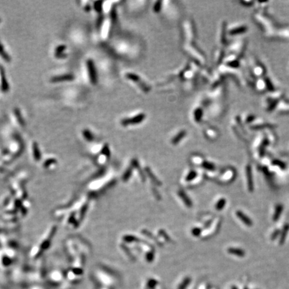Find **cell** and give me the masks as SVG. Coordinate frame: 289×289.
<instances>
[{
	"label": "cell",
	"instance_id": "cell-6",
	"mask_svg": "<svg viewBox=\"0 0 289 289\" xmlns=\"http://www.w3.org/2000/svg\"><path fill=\"white\" fill-rule=\"evenodd\" d=\"M13 112H14V114L15 117H16L17 121L19 124L21 126H24L25 125V121L23 119V116H22V112L20 111V110L18 108H15L14 110H13Z\"/></svg>",
	"mask_w": 289,
	"mask_h": 289
},
{
	"label": "cell",
	"instance_id": "cell-2",
	"mask_svg": "<svg viewBox=\"0 0 289 289\" xmlns=\"http://www.w3.org/2000/svg\"><path fill=\"white\" fill-rule=\"evenodd\" d=\"M145 119V115L144 114H139L136 116L132 117L131 119H125L122 120L121 124L123 126H126L129 125H135L141 123L144 119Z\"/></svg>",
	"mask_w": 289,
	"mask_h": 289
},
{
	"label": "cell",
	"instance_id": "cell-12",
	"mask_svg": "<svg viewBox=\"0 0 289 289\" xmlns=\"http://www.w3.org/2000/svg\"><path fill=\"white\" fill-rule=\"evenodd\" d=\"M102 1H95L94 3V10H96V12H102Z\"/></svg>",
	"mask_w": 289,
	"mask_h": 289
},
{
	"label": "cell",
	"instance_id": "cell-10",
	"mask_svg": "<svg viewBox=\"0 0 289 289\" xmlns=\"http://www.w3.org/2000/svg\"><path fill=\"white\" fill-rule=\"evenodd\" d=\"M228 252L231 254H236L237 256H242L244 254V252L243 250H242L240 249H238V248H230L228 250Z\"/></svg>",
	"mask_w": 289,
	"mask_h": 289
},
{
	"label": "cell",
	"instance_id": "cell-3",
	"mask_svg": "<svg viewBox=\"0 0 289 289\" xmlns=\"http://www.w3.org/2000/svg\"><path fill=\"white\" fill-rule=\"evenodd\" d=\"M74 79V76L72 74H66L63 75L54 76L50 79V82L54 83L63 82H70L72 81Z\"/></svg>",
	"mask_w": 289,
	"mask_h": 289
},
{
	"label": "cell",
	"instance_id": "cell-14",
	"mask_svg": "<svg viewBox=\"0 0 289 289\" xmlns=\"http://www.w3.org/2000/svg\"><path fill=\"white\" fill-rule=\"evenodd\" d=\"M202 114V111L201 110L200 108H198L195 111V119L197 121H199L201 119V116Z\"/></svg>",
	"mask_w": 289,
	"mask_h": 289
},
{
	"label": "cell",
	"instance_id": "cell-4",
	"mask_svg": "<svg viewBox=\"0 0 289 289\" xmlns=\"http://www.w3.org/2000/svg\"><path fill=\"white\" fill-rule=\"evenodd\" d=\"M1 90L3 92H8L10 90V86L7 80L6 76L5 75V72H4L3 69H1Z\"/></svg>",
	"mask_w": 289,
	"mask_h": 289
},
{
	"label": "cell",
	"instance_id": "cell-1",
	"mask_svg": "<svg viewBox=\"0 0 289 289\" xmlns=\"http://www.w3.org/2000/svg\"><path fill=\"white\" fill-rule=\"evenodd\" d=\"M87 66L90 82L94 85L97 84V82H98V75H97V71L93 60L91 59L88 60L87 61Z\"/></svg>",
	"mask_w": 289,
	"mask_h": 289
},
{
	"label": "cell",
	"instance_id": "cell-8",
	"mask_svg": "<svg viewBox=\"0 0 289 289\" xmlns=\"http://www.w3.org/2000/svg\"><path fill=\"white\" fill-rule=\"evenodd\" d=\"M82 135L84 138L89 141H92L94 139V136L90 131L89 129H84L82 131Z\"/></svg>",
	"mask_w": 289,
	"mask_h": 289
},
{
	"label": "cell",
	"instance_id": "cell-13",
	"mask_svg": "<svg viewBox=\"0 0 289 289\" xmlns=\"http://www.w3.org/2000/svg\"><path fill=\"white\" fill-rule=\"evenodd\" d=\"M282 210H283V207H282L281 205H279V206L276 207V213H275V215L274 217V220H276V219L280 216V214H281Z\"/></svg>",
	"mask_w": 289,
	"mask_h": 289
},
{
	"label": "cell",
	"instance_id": "cell-7",
	"mask_svg": "<svg viewBox=\"0 0 289 289\" xmlns=\"http://www.w3.org/2000/svg\"><path fill=\"white\" fill-rule=\"evenodd\" d=\"M237 216H238V218L241 219L242 221L244 223H245L246 224H247L248 225H251L252 224L251 220H250L246 216H245L242 212H237Z\"/></svg>",
	"mask_w": 289,
	"mask_h": 289
},
{
	"label": "cell",
	"instance_id": "cell-11",
	"mask_svg": "<svg viewBox=\"0 0 289 289\" xmlns=\"http://www.w3.org/2000/svg\"><path fill=\"white\" fill-rule=\"evenodd\" d=\"M66 46H65V45L62 44V45H59V46H58L57 47H56V48L55 50L56 56L64 53V52L65 50H66Z\"/></svg>",
	"mask_w": 289,
	"mask_h": 289
},
{
	"label": "cell",
	"instance_id": "cell-15",
	"mask_svg": "<svg viewBox=\"0 0 289 289\" xmlns=\"http://www.w3.org/2000/svg\"><path fill=\"white\" fill-rule=\"evenodd\" d=\"M225 202H224V200H222V201H219V202L218 203V205H217V208H218V209H222V207L224 206V205H225Z\"/></svg>",
	"mask_w": 289,
	"mask_h": 289
},
{
	"label": "cell",
	"instance_id": "cell-16",
	"mask_svg": "<svg viewBox=\"0 0 289 289\" xmlns=\"http://www.w3.org/2000/svg\"><path fill=\"white\" fill-rule=\"evenodd\" d=\"M160 2L159 1H158L156 3V4H155V6H154V11L155 12H159V10H160V8H161V6H160Z\"/></svg>",
	"mask_w": 289,
	"mask_h": 289
},
{
	"label": "cell",
	"instance_id": "cell-18",
	"mask_svg": "<svg viewBox=\"0 0 289 289\" xmlns=\"http://www.w3.org/2000/svg\"><path fill=\"white\" fill-rule=\"evenodd\" d=\"M0 22H1V19H0Z\"/></svg>",
	"mask_w": 289,
	"mask_h": 289
},
{
	"label": "cell",
	"instance_id": "cell-17",
	"mask_svg": "<svg viewBox=\"0 0 289 289\" xmlns=\"http://www.w3.org/2000/svg\"><path fill=\"white\" fill-rule=\"evenodd\" d=\"M86 10H87V12H89V11L90 10V8L89 6H87V7H86Z\"/></svg>",
	"mask_w": 289,
	"mask_h": 289
},
{
	"label": "cell",
	"instance_id": "cell-9",
	"mask_svg": "<svg viewBox=\"0 0 289 289\" xmlns=\"http://www.w3.org/2000/svg\"><path fill=\"white\" fill-rule=\"evenodd\" d=\"M186 133L185 131H181L180 133H178V135H176V136L173 138V143H177L178 142H179L180 141V140L183 139L185 135H186Z\"/></svg>",
	"mask_w": 289,
	"mask_h": 289
},
{
	"label": "cell",
	"instance_id": "cell-5",
	"mask_svg": "<svg viewBox=\"0 0 289 289\" xmlns=\"http://www.w3.org/2000/svg\"><path fill=\"white\" fill-rule=\"evenodd\" d=\"M0 56L7 62H10L11 60H12V58H11L10 55L4 49V47L1 41H0Z\"/></svg>",
	"mask_w": 289,
	"mask_h": 289
}]
</instances>
